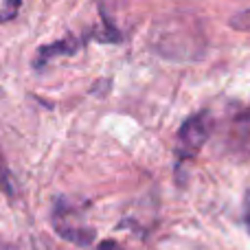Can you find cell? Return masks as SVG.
I'll return each instance as SVG.
<instances>
[{
	"mask_svg": "<svg viewBox=\"0 0 250 250\" xmlns=\"http://www.w3.org/2000/svg\"><path fill=\"white\" fill-rule=\"evenodd\" d=\"M154 53L173 62L198 60L204 51V33L198 20L189 16H167L151 31Z\"/></svg>",
	"mask_w": 250,
	"mask_h": 250,
	"instance_id": "6da1fadb",
	"label": "cell"
},
{
	"mask_svg": "<svg viewBox=\"0 0 250 250\" xmlns=\"http://www.w3.org/2000/svg\"><path fill=\"white\" fill-rule=\"evenodd\" d=\"M211 129H213V117L208 112H198L182 123L176 138L178 165L187 163V160L195 158L200 154V149L207 145L208 136H211Z\"/></svg>",
	"mask_w": 250,
	"mask_h": 250,
	"instance_id": "7a4b0ae2",
	"label": "cell"
},
{
	"mask_svg": "<svg viewBox=\"0 0 250 250\" xmlns=\"http://www.w3.org/2000/svg\"><path fill=\"white\" fill-rule=\"evenodd\" d=\"M53 229L60 237L68 239V242L77 244V246H88L95 239V230L86 229L82 222L77 220V213L64 200H57L55 211H53Z\"/></svg>",
	"mask_w": 250,
	"mask_h": 250,
	"instance_id": "3957f363",
	"label": "cell"
},
{
	"mask_svg": "<svg viewBox=\"0 0 250 250\" xmlns=\"http://www.w3.org/2000/svg\"><path fill=\"white\" fill-rule=\"evenodd\" d=\"M77 51H79V42L68 35V38H62V40H57V42H51V44L40 48L33 64H35V68H42V66H46L48 62H53L55 57L73 55V53H77Z\"/></svg>",
	"mask_w": 250,
	"mask_h": 250,
	"instance_id": "277c9868",
	"label": "cell"
},
{
	"mask_svg": "<svg viewBox=\"0 0 250 250\" xmlns=\"http://www.w3.org/2000/svg\"><path fill=\"white\" fill-rule=\"evenodd\" d=\"M230 145H233V151H237V154L250 156V108L235 119Z\"/></svg>",
	"mask_w": 250,
	"mask_h": 250,
	"instance_id": "5b68a950",
	"label": "cell"
},
{
	"mask_svg": "<svg viewBox=\"0 0 250 250\" xmlns=\"http://www.w3.org/2000/svg\"><path fill=\"white\" fill-rule=\"evenodd\" d=\"M20 7H22V0H4L2 9H0V24L11 22L20 13Z\"/></svg>",
	"mask_w": 250,
	"mask_h": 250,
	"instance_id": "8992f818",
	"label": "cell"
},
{
	"mask_svg": "<svg viewBox=\"0 0 250 250\" xmlns=\"http://www.w3.org/2000/svg\"><path fill=\"white\" fill-rule=\"evenodd\" d=\"M230 26L237 31H246V33H250V9H246V11H239L237 16L230 20Z\"/></svg>",
	"mask_w": 250,
	"mask_h": 250,
	"instance_id": "52a82bcc",
	"label": "cell"
},
{
	"mask_svg": "<svg viewBox=\"0 0 250 250\" xmlns=\"http://www.w3.org/2000/svg\"><path fill=\"white\" fill-rule=\"evenodd\" d=\"M97 250H121V246H119L117 242H112V239H108V242H104Z\"/></svg>",
	"mask_w": 250,
	"mask_h": 250,
	"instance_id": "ba28073f",
	"label": "cell"
},
{
	"mask_svg": "<svg viewBox=\"0 0 250 250\" xmlns=\"http://www.w3.org/2000/svg\"><path fill=\"white\" fill-rule=\"evenodd\" d=\"M244 222H246V229H248V233H250V200H248V204H246V211H244Z\"/></svg>",
	"mask_w": 250,
	"mask_h": 250,
	"instance_id": "9c48e42d",
	"label": "cell"
}]
</instances>
